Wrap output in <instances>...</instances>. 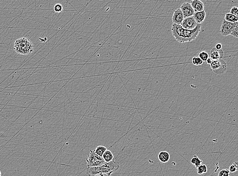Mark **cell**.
<instances>
[{
    "instance_id": "obj_9",
    "label": "cell",
    "mask_w": 238,
    "mask_h": 176,
    "mask_svg": "<svg viewBox=\"0 0 238 176\" xmlns=\"http://www.w3.org/2000/svg\"><path fill=\"white\" fill-rule=\"evenodd\" d=\"M184 18V16L181 9L180 8L177 9L173 13L172 21L174 24L181 25Z\"/></svg>"
},
{
    "instance_id": "obj_31",
    "label": "cell",
    "mask_w": 238,
    "mask_h": 176,
    "mask_svg": "<svg viewBox=\"0 0 238 176\" xmlns=\"http://www.w3.org/2000/svg\"><path fill=\"white\" fill-rule=\"evenodd\" d=\"M0 176H1V171H0Z\"/></svg>"
},
{
    "instance_id": "obj_25",
    "label": "cell",
    "mask_w": 238,
    "mask_h": 176,
    "mask_svg": "<svg viewBox=\"0 0 238 176\" xmlns=\"http://www.w3.org/2000/svg\"><path fill=\"white\" fill-rule=\"evenodd\" d=\"M228 170H229V171H230V172H231V173H234V172H235L237 171V169H236L235 167V166L233 165V164H232V165H231L230 166V168H229V169H228Z\"/></svg>"
},
{
    "instance_id": "obj_11",
    "label": "cell",
    "mask_w": 238,
    "mask_h": 176,
    "mask_svg": "<svg viewBox=\"0 0 238 176\" xmlns=\"http://www.w3.org/2000/svg\"><path fill=\"white\" fill-rule=\"evenodd\" d=\"M190 3L194 9L195 12H201L204 10V4L200 0H193Z\"/></svg>"
},
{
    "instance_id": "obj_17",
    "label": "cell",
    "mask_w": 238,
    "mask_h": 176,
    "mask_svg": "<svg viewBox=\"0 0 238 176\" xmlns=\"http://www.w3.org/2000/svg\"><path fill=\"white\" fill-rule=\"evenodd\" d=\"M197 173L199 175H202L204 173H206L207 172V168L205 165H201L197 169Z\"/></svg>"
},
{
    "instance_id": "obj_15",
    "label": "cell",
    "mask_w": 238,
    "mask_h": 176,
    "mask_svg": "<svg viewBox=\"0 0 238 176\" xmlns=\"http://www.w3.org/2000/svg\"><path fill=\"white\" fill-rule=\"evenodd\" d=\"M224 20L228 22L234 23V22H238V17L234 16L233 14H231L230 13H227L225 15Z\"/></svg>"
},
{
    "instance_id": "obj_2",
    "label": "cell",
    "mask_w": 238,
    "mask_h": 176,
    "mask_svg": "<svg viewBox=\"0 0 238 176\" xmlns=\"http://www.w3.org/2000/svg\"><path fill=\"white\" fill-rule=\"evenodd\" d=\"M119 163L113 160L108 163L105 162L101 166L88 168L86 174L87 176H94L99 174H106L110 176L119 169Z\"/></svg>"
},
{
    "instance_id": "obj_3",
    "label": "cell",
    "mask_w": 238,
    "mask_h": 176,
    "mask_svg": "<svg viewBox=\"0 0 238 176\" xmlns=\"http://www.w3.org/2000/svg\"><path fill=\"white\" fill-rule=\"evenodd\" d=\"M14 50L18 54L28 56L33 52L34 46L29 39L22 37L17 39L14 42Z\"/></svg>"
},
{
    "instance_id": "obj_28",
    "label": "cell",
    "mask_w": 238,
    "mask_h": 176,
    "mask_svg": "<svg viewBox=\"0 0 238 176\" xmlns=\"http://www.w3.org/2000/svg\"><path fill=\"white\" fill-rule=\"evenodd\" d=\"M213 61V60H212V58L209 57V58H208L207 60L206 61V63L207 64H208V65H210L211 64H212Z\"/></svg>"
},
{
    "instance_id": "obj_24",
    "label": "cell",
    "mask_w": 238,
    "mask_h": 176,
    "mask_svg": "<svg viewBox=\"0 0 238 176\" xmlns=\"http://www.w3.org/2000/svg\"><path fill=\"white\" fill-rule=\"evenodd\" d=\"M200 158L198 157V156H195L192 157V158L191 160V164L193 165H195V164H196V162H197L198 160H199Z\"/></svg>"
},
{
    "instance_id": "obj_1",
    "label": "cell",
    "mask_w": 238,
    "mask_h": 176,
    "mask_svg": "<svg viewBox=\"0 0 238 176\" xmlns=\"http://www.w3.org/2000/svg\"><path fill=\"white\" fill-rule=\"evenodd\" d=\"M201 25L198 24L196 28L192 30L183 28L181 25L173 24L171 31L173 36L179 43L189 42L196 39L201 30Z\"/></svg>"
},
{
    "instance_id": "obj_12",
    "label": "cell",
    "mask_w": 238,
    "mask_h": 176,
    "mask_svg": "<svg viewBox=\"0 0 238 176\" xmlns=\"http://www.w3.org/2000/svg\"><path fill=\"white\" fill-rule=\"evenodd\" d=\"M206 16V12L204 10V11H201V12H195L193 17H194V19L195 20L197 24L201 25L204 22V21L205 20Z\"/></svg>"
},
{
    "instance_id": "obj_26",
    "label": "cell",
    "mask_w": 238,
    "mask_h": 176,
    "mask_svg": "<svg viewBox=\"0 0 238 176\" xmlns=\"http://www.w3.org/2000/svg\"><path fill=\"white\" fill-rule=\"evenodd\" d=\"M202 160H200V159H199V160H198V161H197V162H196V164H195V166L196 168H198V167H199L200 165H202Z\"/></svg>"
},
{
    "instance_id": "obj_21",
    "label": "cell",
    "mask_w": 238,
    "mask_h": 176,
    "mask_svg": "<svg viewBox=\"0 0 238 176\" xmlns=\"http://www.w3.org/2000/svg\"><path fill=\"white\" fill-rule=\"evenodd\" d=\"M54 10L55 12H61L63 10V7H62V5L60 4H56L54 6Z\"/></svg>"
},
{
    "instance_id": "obj_10",
    "label": "cell",
    "mask_w": 238,
    "mask_h": 176,
    "mask_svg": "<svg viewBox=\"0 0 238 176\" xmlns=\"http://www.w3.org/2000/svg\"><path fill=\"white\" fill-rule=\"evenodd\" d=\"M209 55V57L212 58L213 60H219L223 58V52L222 49L218 50L214 47L211 49Z\"/></svg>"
},
{
    "instance_id": "obj_23",
    "label": "cell",
    "mask_w": 238,
    "mask_h": 176,
    "mask_svg": "<svg viewBox=\"0 0 238 176\" xmlns=\"http://www.w3.org/2000/svg\"><path fill=\"white\" fill-rule=\"evenodd\" d=\"M231 35L232 36L234 37L237 38H238V22L237 25L236 26L235 28V29H234L233 32L231 33Z\"/></svg>"
},
{
    "instance_id": "obj_14",
    "label": "cell",
    "mask_w": 238,
    "mask_h": 176,
    "mask_svg": "<svg viewBox=\"0 0 238 176\" xmlns=\"http://www.w3.org/2000/svg\"><path fill=\"white\" fill-rule=\"evenodd\" d=\"M103 158L106 163H108L114 160V156L110 150H107L103 155Z\"/></svg>"
},
{
    "instance_id": "obj_8",
    "label": "cell",
    "mask_w": 238,
    "mask_h": 176,
    "mask_svg": "<svg viewBox=\"0 0 238 176\" xmlns=\"http://www.w3.org/2000/svg\"><path fill=\"white\" fill-rule=\"evenodd\" d=\"M180 9L183 12L184 18L192 16L195 13L194 9L190 3H183Z\"/></svg>"
},
{
    "instance_id": "obj_29",
    "label": "cell",
    "mask_w": 238,
    "mask_h": 176,
    "mask_svg": "<svg viewBox=\"0 0 238 176\" xmlns=\"http://www.w3.org/2000/svg\"><path fill=\"white\" fill-rule=\"evenodd\" d=\"M233 165L235 166L237 171H238V162H235L233 164Z\"/></svg>"
},
{
    "instance_id": "obj_4",
    "label": "cell",
    "mask_w": 238,
    "mask_h": 176,
    "mask_svg": "<svg viewBox=\"0 0 238 176\" xmlns=\"http://www.w3.org/2000/svg\"><path fill=\"white\" fill-rule=\"evenodd\" d=\"M86 160L88 168L101 166L105 163L103 157H100L96 154L94 151L91 150H90V153Z\"/></svg>"
},
{
    "instance_id": "obj_22",
    "label": "cell",
    "mask_w": 238,
    "mask_h": 176,
    "mask_svg": "<svg viewBox=\"0 0 238 176\" xmlns=\"http://www.w3.org/2000/svg\"><path fill=\"white\" fill-rule=\"evenodd\" d=\"M230 13L238 17V7L235 6L232 7L230 10Z\"/></svg>"
},
{
    "instance_id": "obj_18",
    "label": "cell",
    "mask_w": 238,
    "mask_h": 176,
    "mask_svg": "<svg viewBox=\"0 0 238 176\" xmlns=\"http://www.w3.org/2000/svg\"><path fill=\"white\" fill-rule=\"evenodd\" d=\"M199 57L201 58V60L203 62L204 61L206 62L207 60L209 57V55L207 52H205V51H202L199 53Z\"/></svg>"
},
{
    "instance_id": "obj_30",
    "label": "cell",
    "mask_w": 238,
    "mask_h": 176,
    "mask_svg": "<svg viewBox=\"0 0 238 176\" xmlns=\"http://www.w3.org/2000/svg\"><path fill=\"white\" fill-rule=\"evenodd\" d=\"M104 176V174H99V175H95V176Z\"/></svg>"
},
{
    "instance_id": "obj_13",
    "label": "cell",
    "mask_w": 238,
    "mask_h": 176,
    "mask_svg": "<svg viewBox=\"0 0 238 176\" xmlns=\"http://www.w3.org/2000/svg\"><path fill=\"white\" fill-rule=\"evenodd\" d=\"M158 159L162 163H166L170 160V154L167 151H161L158 154Z\"/></svg>"
},
{
    "instance_id": "obj_16",
    "label": "cell",
    "mask_w": 238,
    "mask_h": 176,
    "mask_svg": "<svg viewBox=\"0 0 238 176\" xmlns=\"http://www.w3.org/2000/svg\"><path fill=\"white\" fill-rule=\"evenodd\" d=\"M108 150L106 147L104 146H99L96 147V148L94 150V152L96 154L99 156L100 157H103V155L105 152V151Z\"/></svg>"
},
{
    "instance_id": "obj_6",
    "label": "cell",
    "mask_w": 238,
    "mask_h": 176,
    "mask_svg": "<svg viewBox=\"0 0 238 176\" xmlns=\"http://www.w3.org/2000/svg\"><path fill=\"white\" fill-rule=\"evenodd\" d=\"M238 22L232 23L228 22L226 20H223L220 30V33L222 36H227L228 35H231L237 25Z\"/></svg>"
},
{
    "instance_id": "obj_7",
    "label": "cell",
    "mask_w": 238,
    "mask_h": 176,
    "mask_svg": "<svg viewBox=\"0 0 238 176\" xmlns=\"http://www.w3.org/2000/svg\"><path fill=\"white\" fill-rule=\"evenodd\" d=\"M198 25L194 17H189L187 18H184L181 25L183 28L188 30H192L195 29Z\"/></svg>"
},
{
    "instance_id": "obj_5",
    "label": "cell",
    "mask_w": 238,
    "mask_h": 176,
    "mask_svg": "<svg viewBox=\"0 0 238 176\" xmlns=\"http://www.w3.org/2000/svg\"><path fill=\"white\" fill-rule=\"evenodd\" d=\"M211 70L216 74H220L226 72L227 65L226 61L223 59L213 60L212 64L210 65Z\"/></svg>"
},
{
    "instance_id": "obj_19",
    "label": "cell",
    "mask_w": 238,
    "mask_h": 176,
    "mask_svg": "<svg viewBox=\"0 0 238 176\" xmlns=\"http://www.w3.org/2000/svg\"><path fill=\"white\" fill-rule=\"evenodd\" d=\"M192 64L195 65H202L203 64V61H202L201 58L199 57H194L192 58Z\"/></svg>"
},
{
    "instance_id": "obj_20",
    "label": "cell",
    "mask_w": 238,
    "mask_h": 176,
    "mask_svg": "<svg viewBox=\"0 0 238 176\" xmlns=\"http://www.w3.org/2000/svg\"><path fill=\"white\" fill-rule=\"evenodd\" d=\"M218 176H230V171L228 169H223L219 172Z\"/></svg>"
},
{
    "instance_id": "obj_27",
    "label": "cell",
    "mask_w": 238,
    "mask_h": 176,
    "mask_svg": "<svg viewBox=\"0 0 238 176\" xmlns=\"http://www.w3.org/2000/svg\"><path fill=\"white\" fill-rule=\"evenodd\" d=\"M215 48L216 49H218V50H221V49H222V44H220V43H218V44H216V46H215Z\"/></svg>"
}]
</instances>
